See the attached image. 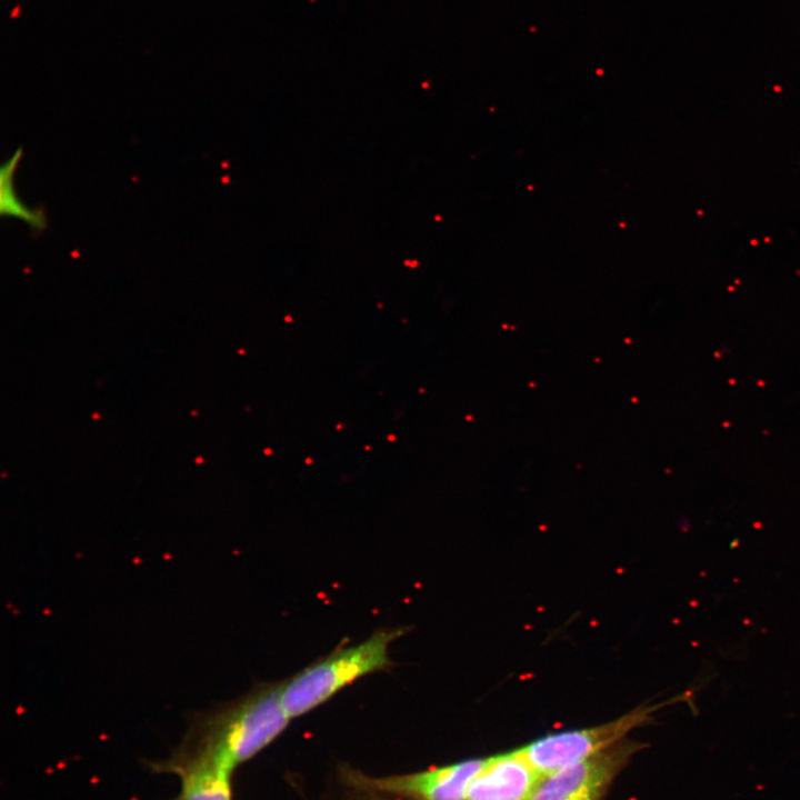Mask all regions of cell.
I'll list each match as a JSON object with an SVG mask.
<instances>
[{
	"instance_id": "obj_5",
	"label": "cell",
	"mask_w": 800,
	"mask_h": 800,
	"mask_svg": "<svg viewBox=\"0 0 800 800\" xmlns=\"http://www.w3.org/2000/svg\"><path fill=\"white\" fill-rule=\"evenodd\" d=\"M487 758L470 759L429 770L370 778L357 776V784L373 791L392 793L411 800H466L468 787Z\"/></svg>"
},
{
	"instance_id": "obj_7",
	"label": "cell",
	"mask_w": 800,
	"mask_h": 800,
	"mask_svg": "<svg viewBox=\"0 0 800 800\" xmlns=\"http://www.w3.org/2000/svg\"><path fill=\"white\" fill-rule=\"evenodd\" d=\"M151 767L158 772H170L180 777L181 788L174 800H232V771L217 762L159 761Z\"/></svg>"
},
{
	"instance_id": "obj_6",
	"label": "cell",
	"mask_w": 800,
	"mask_h": 800,
	"mask_svg": "<svg viewBox=\"0 0 800 800\" xmlns=\"http://www.w3.org/2000/svg\"><path fill=\"white\" fill-rule=\"evenodd\" d=\"M543 776L519 749L489 757L471 780L466 800H529Z\"/></svg>"
},
{
	"instance_id": "obj_3",
	"label": "cell",
	"mask_w": 800,
	"mask_h": 800,
	"mask_svg": "<svg viewBox=\"0 0 800 800\" xmlns=\"http://www.w3.org/2000/svg\"><path fill=\"white\" fill-rule=\"evenodd\" d=\"M686 696L683 693L656 704H640L614 720L594 727L550 733L519 750L542 776H547L621 742L630 731L648 724L654 711Z\"/></svg>"
},
{
	"instance_id": "obj_8",
	"label": "cell",
	"mask_w": 800,
	"mask_h": 800,
	"mask_svg": "<svg viewBox=\"0 0 800 800\" xmlns=\"http://www.w3.org/2000/svg\"><path fill=\"white\" fill-rule=\"evenodd\" d=\"M22 157V149L14 151L0 168V213L24 221L32 229L41 231L47 227L46 214L41 209H31L20 201L13 187V174Z\"/></svg>"
},
{
	"instance_id": "obj_2",
	"label": "cell",
	"mask_w": 800,
	"mask_h": 800,
	"mask_svg": "<svg viewBox=\"0 0 800 800\" xmlns=\"http://www.w3.org/2000/svg\"><path fill=\"white\" fill-rule=\"evenodd\" d=\"M408 627L381 628L361 642L338 647L281 681V703L292 719L321 706L336 693L368 674L390 670V644Z\"/></svg>"
},
{
	"instance_id": "obj_1",
	"label": "cell",
	"mask_w": 800,
	"mask_h": 800,
	"mask_svg": "<svg viewBox=\"0 0 800 800\" xmlns=\"http://www.w3.org/2000/svg\"><path fill=\"white\" fill-rule=\"evenodd\" d=\"M281 682H260L238 699L197 712L167 762L207 760L231 771L271 743L290 717L280 697Z\"/></svg>"
},
{
	"instance_id": "obj_4",
	"label": "cell",
	"mask_w": 800,
	"mask_h": 800,
	"mask_svg": "<svg viewBox=\"0 0 800 800\" xmlns=\"http://www.w3.org/2000/svg\"><path fill=\"white\" fill-rule=\"evenodd\" d=\"M641 748V743L624 739L598 754L543 776L529 800H601Z\"/></svg>"
}]
</instances>
